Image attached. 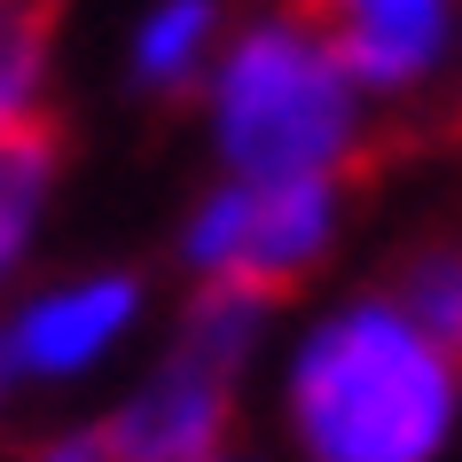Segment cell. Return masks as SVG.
Here are the masks:
<instances>
[{
    "mask_svg": "<svg viewBox=\"0 0 462 462\" xmlns=\"http://www.w3.org/2000/svg\"><path fill=\"white\" fill-rule=\"evenodd\" d=\"M353 180L345 172H291V180H236L219 172L180 219V274L189 282H244V291L291 298L314 282L345 244Z\"/></svg>",
    "mask_w": 462,
    "mask_h": 462,
    "instance_id": "3957f363",
    "label": "cell"
},
{
    "mask_svg": "<svg viewBox=\"0 0 462 462\" xmlns=\"http://www.w3.org/2000/svg\"><path fill=\"white\" fill-rule=\"evenodd\" d=\"M196 102L219 172L236 180H291V172L353 180L376 125L368 87L306 8H267L251 24H227Z\"/></svg>",
    "mask_w": 462,
    "mask_h": 462,
    "instance_id": "7a4b0ae2",
    "label": "cell"
},
{
    "mask_svg": "<svg viewBox=\"0 0 462 462\" xmlns=\"http://www.w3.org/2000/svg\"><path fill=\"white\" fill-rule=\"evenodd\" d=\"M196 462H267V455H251L244 439H227V447H219V455H196Z\"/></svg>",
    "mask_w": 462,
    "mask_h": 462,
    "instance_id": "7c38bea8",
    "label": "cell"
},
{
    "mask_svg": "<svg viewBox=\"0 0 462 462\" xmlns=\"http://www.w3.org/2000/svg\"><path fill=\"white\" fill-rule=\"evenodd\" d=\"M400 306H408L423 329H431L447 353H462V244L455 236H431V244H415L384 282Z\"/></svg>",
    "mask_w": 462,
    "mask_h": 462,
    "instance_id": "30bf717a",
    "label": "cell"
},
{
    "mask_svg": "<svg viewBox=\"0 0 462 462\" xmlns=\"http://www.w3.org/2000/svg\"><path fill=\"white\" fill-rule=\"evenodd\" d=\"M455 71H462V55H455Z\"/></svg>",
    "mask_w": 462,
    "mask_h": 462,
    "instance_id": "4fadbf2b",
    "label": "cell"
},
{
    "mask_svg": "<svg viewBox=\"0 0 462 462\" xmlns=\"http://www.w3.org/2000/svg\"><path fill=\"white\" fill-rule=\"evenodd\" d=\"M244 384L251 376L219 368L212 353L165 337V353L110 400L102 439H110L118 462H196V455H219V447L236 439Z\"/></svg>",
    "mask_w": 462,
    "mask_h": 462,
    "instance_id": "5b68a950",
    "label": "cell"
},
{
    "mask_svg": "<svg viewBox=\"0 0 462 462\" xmlns=\"http://www.w3.org/2000/svg\"><path fill=\"white\" fill-rule=\"evenodd\" d=\"M274 423L291 462H447L462 431V353L384 291L321 298L274 337Z\"/></svg>",
    "mask_w": 462,
    "mask_h": 462,
    "instance_id": "6da1fadb",
    "label": "cell"
},
{
    "mask_svg": "<svg viewBox=\"0 0 462 462\" xmlns=\"http://www.w3.org/2000/svg\"><path fill=\"white\" fill-rule=\"evenodd\" d=\"M219 40H227V16H219V0H149L134 32H125V79H134V95L149 102H180L204 87L212 71Z\"/></svg>",
    "mask_w": 462,
    "mask_h": 462,
    "instance_id": "ba28073f",
    "label": "cell"
},
{
    "mask_svg": "<svg viewBox=\"0 0 462 462\" xmlns=\"http://www.w3.org/2000/svg\"><path fill=\"white\" fill-rule=\"evenodd\" d=\"M55 0H0V125L48 118Z\"/></svg>",
    "mask_w": 462,
    "mask_h": 462,
    "instance_id": "9c48e42d",
    "label": "cell"
},
{
    "mask_svg": "<svg viewBox=\"0 0 462 462\" xmlns=\"http://www.w3.org/2000/svg\"><path fill=\"white\" fill-rule=\"evenodd\" d=\"M24 462H118L110 455V439H102V423H63V431L32 439Z\"/></svg>",
    "mask_w": 462,
    "mask_h": 462,
    "instance_id": "8fae6325",
    "label": "cell"
},
{
    "mask_svg": "<svg viewBox=\"0 0 462 462\" xmlns=\"http://www.w3.org/2000/svg\"><path fill=\"white\" fill-rule=\"evenodd\" d=\"M149 321V282L134 267H87L55 274L32 291L0 298V337L24 392H71L118 361Z\"/></svg>",
    "mask_w": 462,
    "mask_h": 462,
    "instance_id": "277c9868",
    "label": "cell"
},
{
    "mask_svg": "<svg viewBox=\"0 0 462 462\" xmlns=\"http://www.w3.org/2000/svg\"><path fill=\"white\" fill-rule=\"evenodd\" d=\"M306 16L337 40L376 110L431 95L462 55V0H306Z\"/></svg>",
    "mask_w": 462,
    "mask_h": 462,
    "instance_id": "8992f818",
    "label": "cell"
},
{
    "mask_svg": "<svg viewBox=\"0 0 462 462\" xmlns=\"http://www.w3.org/2000/svg\"><path fill=\"white\" fill-rule=\"evenodd\" d=\"M63 180V134L55 118L0 125V298L24 291V267L48 236V204Z\"/></svg>",
    "mask_w": 462,
    "mask_h": 462,
    "instance_id": "52a82bcc",
    "label": "cell"
}]
</instances>
